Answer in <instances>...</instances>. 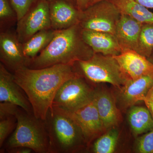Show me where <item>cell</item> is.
Masks as SVG:
<instances>
[{
	"label": "cell",
	"instance_id": "11",
	"mask_svg": "<svg viewBox=\"0 0 153 153\" xmlns=\"http://www.w3.org/2000/svg\"><path fill=\"white\" fill-rule=\"evenodd\" d=\"M153 85V74L143 76L134 80L129 79L118 88L116 97L117 102L123 109L130 108L137 102L143 101Z\"/></svg>",
	"mask_w": 153,
	"mask_h": 153
},
{
	"label": "cell",
	"instance_id": "20",
	"mask_svg": "<svg viewBox=\"0 0 153 153\" xmlns=\"http://www.w3.org/2000/svg\"><path fill=\"white\" fill-rule=\"evenodd\" d=\"M56 30L51 29L38 32L22 44L23 52L29 60L34 59L49 45L54 38Z\"/></svg>",
	"mask_w": 153,
	"mask_h": 153
},
{
	"label": "cell",
	"instance_id": "30",
	"mask_svg": "<svg viewBox=\"0 0 153 153\" xmlns=\"http://www.w3.org/2000/svg\"><path fill=\"white\" fill-rule=\"evenodd\" d=\"M90 0H76V7L79 11L85 10L89 6Z\"/></svg>",
	"mask_w": 153,
	"mask_h": 153
},
{
	"label": "cell",
	"instance_id": "3",
	"mask_svg": "<svg viewBox=\"0 0 153 153\" xmlns=\"http://www.w3.org/2000/svg\"><path fill=\"white\" fill-rule=\"evenodd\" d=\"M44 121L49 137V153H75L87 146L71 113L52 105Z\"/></svg>",
	"mask_w": 153,
	"mask_h": 153
},
{
	"label": "cell",
	"instance_id": "34",
	"mask_svg": "<svg viewBox=\"0 0 153 153\" xmlns=\"http://www.w3.org/2000/svg\"><path fill=\"white\" fill-rule=\"evenodd\" d=\"M67 1L70 2V3H72V4L76 6V0H67Z\"/></svg>",
	"mask_w": 153,
	"mask_h": 153
},
{
	"label": "cell",
	"instance_id": "32",
	"mask_svg": "<svg viewBox=\"0 0 153 153\" xmlns=\"http://www.w3.org/2000/svg\"><path fill=\"white\" fill-rule=\"evenodd\" d=\"M101 1H103V0H90L89 6L93 5L94 4H95V3Z\"/></svg>",
	"mask_w": 153,
	"mask_h": 153
},
{
	"label": "cell",
	"instance_id": "24",
	"mask_svg": "<svg viewBox=\"0 0 153 153\" xmlns=\"http://www.w3.org/2000/svg\"><path fill=\"white\" fill-rule=\"evenodd\" d=\"M135 149L138 153H153V129L137 139Z\"/></svg>",
	"mask_w": 153,
	"mask_h": 153
},
{
	"label": "cell",
	"instance_id": "26",
	"mask_svg": "<svg viewBox=\"0 0 153 153\" xmlns=\"http://www.w3.org/2000/svg\"><path fill=\"white\" fill-rule=\"evenodd\" d=\"M17 18L16 14L8 0H0V19L1 22Z\"/></svg>",
	"mask_w": 153,
	"mask_h": 153
},
{
	"label": "cell",
	"instance_id": "12",
	"mask_svg": "<svg viewBox=\"0 0 153 153\" xmlns=\"http://www.w3.org/2000/svg\"><path fill=\"white\" fill-rule=\"evenodd\" d=\"M0 102L18 105L33 112L32 105L24 91L16 82L14 75L0 63Z\"/></svg>",
	"mask_w": 153,
	"mask_h": 153
},
{
	"label": "cell",
	"instance_id": "4",
	"mask_svg": "<svg viewBox=\"0 0 153 153\" xmlns=\"http://www.w3.org/2000/svg\"><path fill=\"white\" fill-rule=\"evenodd\" d=\"M15 117L16 127L4 143V151L23 147L32 149L34 152L49 153V137L44 121L20 107Z\"/></svg>",
	"mask_w": 153,
	"mask_h": 153
},
{
	"label": "cell",
	"instance_id": "25",
	"mask_svg": "<svg viewBox=\"0 0 153 153\" xmlns=\"http://www.w3.org/2000/svg\"><path fill=\"white\" fill-rule=\"evenodd\" d=\"M17 125L16 117H10L0 120V148H2L9 135Z\"/></svg>",
	"mask_w": 153,
	"mask_h": 153
},
{
	"label": "cell",
	"instance_id": "13",
	"mask_svg": "<svg viewBox=\"0 0 153 153\" xmlns=\"http://www.w3.org/2000/svg\"><path fill=\"white\" fill-rule=\"evenodd\" d=\"M51 28L65 30L79 24L80 11L67 0H48Z\"/></svg>",
	"mask_w": 153,
	"mask_h": 153
},
{
	"label": "cell",
	"instance_id": "10",
	"mask_svg": "<svg viewBox=\"0 0 153 153\" xmlns=\"http://www.w3.org/2000/svg\"><path fill=\"white\" fill-rule=\"evenodd\" d=\"M72 114L82 130L87 146L106 131L94 99L89 103Z\"/></svg>",
	"mask_w": 153,
	"mask_h": 153
},
{
	"label": "cell",
	"instance_id": "29",
	"mask_svg": "<svg viewBox=\"0 0 153 153\" xmlns=\"http://www.w3.org/2000/svg\"><path fill=\"white\" fill-rule=\"evenodd\" d=\"M5 151L9 153H31L33 152L32 149L23 147L14 148Z\"/></svg>",
	"mask_w": 153,
	"mask_h": 153
},
{
	"label": "cell",
	"instance_id": "21",
	"mask_svg": "<svg viewBox=\"0 0 153 153\" xmlns=\"http://www.w3.org/2000/svg\"><path fill=\"white\" fill-rule=\"evenodd\" d=\"M96 139L92 146V152L95 153H112L116 149L119 132L115 127L108 130Z\"/></svg>",
	"mask_w": 153,
	"mask_h": 153
},
{
	"label": "cell",
	"instance_id": "19",
	"mask_svg": "<svg viewBox=\"0 0 153 153\" xmlns=\"http://www.w3.org/2000/svg\"><path fill=\"white\" fill-rule=\"evenodd\" d=\"M121 14H125L142 24H153V13L136 0H110Z\"/></svg>",
	"mask_w": 153,
	"mask_h": 153
},
{
	"label": "cell",
	"instance_id": "31",
	"mask_svg": "<svg viewBox=\"0 0 153 153\" xmlns=\"http://www.w3.org/2000/svg\"><path fill=\"white\" fill-rule=\"evenodd\" d=\"M148 9H153V0H136Z\"/></svg>",
	"mask_w": 153,
	"mask_h": 153
},
{
	"label": "cell",
	"instance_id": "15",
	"mask_svg": "<svg viewBox=\"0 0 153 153\" xmlns=\"http://www.w3.org/2000/svg\"><path fill=\"white\" fill-rule=\"evenodd\" d=\"M114 56L130 79L134 80L143 76L153 74V63L136 51L126 50Z\"/></svg>",
	"mask_w": 153,
	"mask_h": 153
},
{
	"label": "cell",
	"instance_id": "2",
	"mask_svg": "<svg viewBox=\"0 0 153 153\" xmlns=\"http://www.w3.org/2000/svg\"><path fill=\"white\" fill-rule=\"evenodd\" d=\"M93 50L83 40L79 24L65 30H56L49 45L30 60L28 68L40 69L58 64L74 65L90 59Z\"/></svg>",
	"mask_w": 153,
	"mask_h": 153
},
{
	"label": "cell",
	"instance_id": "8",
	"mask_svg": "<svg viewBox=\"0 0 153 153\" xmlns=\"http://www.w3.org/2000/svg\"><path fill=\"white\" fill-rule=\"evenodd\" d=\"M51 28L49 1L40 0L18 21L16 35L22 44L38 32Z\"/></svg>",
	"mask_w": 153,
	"mask_h": 153
},
{
	"label": "cell",
	"instance_id": "7",
	"mask_svg": "<svg viewBox=\"0 0 153 153\" xmlns=\"http://www.w3.org/2000/svg\"><path fill=\"white\" fill-rule=\"evenodd\" d=\"M94 91L87 79L78 74L60 86L52 105L72 113L93 100Z\"/></svg>",
	"mask_w": 153,
	"mask_h": 153
},
{
	"label": "cell",
	"instance_id": "14",
	"mask_svg": "<svg viewBox=\"0 0 153 153\" xmlns=\"http://www.w3.org/2000/svg\"><path fill=\"white\" fill-rule=\"evenodd\" d=\"M94 100L106 130L115 127L121 120L116 98L111 92L103 88H96Z\"/></svg>",
	"mask_w": 153,
	"mask_h": 153
},
{
	"label": "cell",
	"instance_id": "33",
	"mask_svg": "<svg viewBox=\"0 0 153 153\" xmlns=\"http://www.w3.org/2000/svg\"><path fill=\"white\" fill-rule=\"evenodd\" d=\"M148 60L150 61L151 63H153V51L152 52L150 56V57H149V58H148Z\"/></svg>",
	"mask_w": 153,
	"mask_h": 153
},
{
	"label": "cell",
	"instance_id": "1",
	"mask_svg": "<svg viewBox=\"0 0 153 153\" xmlns=\"http://www.w3.org/2000/svg\"><path fill=\"white\" fill-rule=\"evenodd\" d=\"M13 74L27 97L34 115L44 120L60 86L79 74L74 65L58 64L40 69L25 67Z\"/></svg>",
	"mask_w": 153,
	"mask_h": 153
},
{
	"label": "cell",
	"instance_id": "5",
	"mask_svg": "<svg viewBox=\"0 0 153 153\" xmlns=\"http://www.w3.org/2000/svg\"><path fill=\"white\" fill-rule=\"evenodd\" d=\"M76 72L94 83H108L117 88L130 79L114 56L94 53L90 59L74 64Z\"/></svg>",
	"mask_w": 153,
	"mask_h": 153
},
{
	"label": "cell",
	"instance_id": "6",
	"mask_svg": "<svg viewBox=\"0 0 153 153\" xmlns=\"http://www.w3.org/2000/svg\"><path fill=\"white\" fill-rule=\"evenodd\" d=\"M120 11L110 0L96 3L80 11L79 25L82 29L115 34Z\"/></svg>",
	"mask_w": 153,
	"mask_h": 153
},
{
	"label": "cell",
	"instance_id": "9",
	"mask_svg": "<svg viewBox=\"0 0 153 153\" xmlns=\"http://www.w3.org/2000/svg\"><path fill=\"white\" fill-rule=\"evenodd\" d=\"M0 60L13 74L21 68L28 67L29 60L24 54L22 44L16 35L9 32L1 33Z\"/></svg>",
	"mask_w": 153,
	"mask_h": 153
},
{
	"label": "cell",
	"instance_id": "27",
	"mask_svg": "<svg viewBox=\"0 0 153 153\" xmlns=\"http://www.w3.org/2000/svg\"><path fill=\"white\" fill-rule=\"evenodd\" d=\"M19 106L7 102L0 103V120L10 117H15Z\"/></svg>",
	"mask_w": 153,
	"mask_h": 153
},
{
	"label": "cell",
	"instance_id": "16",
	"mask_svg": "<svg viewBox=\"0 0 153 153\" xmlns=\"http://www.w3.org/2000/svg\"><path fill=\"white\" fill-rule=\"evenodd\" d=\"M143 25L130 16L121 14L117 26L115 36L122 52L127 50L136 52Z\"/></svg>",
	"mask_w": 153,
	"mask_h": 153
},
{
	"label": "cell",
	"instance_id": "28",
	"mask_svg": "<svg viewBox=\"0 0 153 153\" xmlns=\"http://www.w3.org/2000/svg\"><path fill=\"white\" fill-rule=\"evenodd\" d=\"M143 102L153 118V85L148 92Z\"/></svg>",
	"mask_w": 153,
	"mask_h": 153
},
{
	"label": "cell",
	"instance_id": "18",
	"mask_svg": "<svg viewBox=\"0 0 153 153\" xmlns=\"http://www.w3.org/2000/svg\"><path fill=\"white\" fill-rule=\"evenodd\" d=\"M132 131L136 135L145 134L153 129V118L149 110L143 106H132L128 113Z\"/></svg>",
	"mask_w": 153,
	"mask_h": 153
},
{
	"label": "cell",
	"instance_id": "22",
	"mask_svg": "<svg viewBox=\"0 0 153 153\" xmlns=\"http://www.w3.org/2000/svg\"><path fill=\"white\" fill-rule=\"evenodd\" d=\"M153 51V24H144L140 33L136 52L147 58Z\"/></svg>",
	"mask_w": 153,
	"mask_h": 153
},
{
	"label": "cell",
	"instance_id": "23",
	"mask_svg": "<svg viewBox=\"0 0 153 153\" xmlns=\"http://www.w3.org/2000/svg\"><path fill=\"white\" fill-rule=\"evenodd\" d=\"M40 0H10L16 14L17 21L22 19Z\"/></svg>",
	"mask_w": 153,
	"mask_h": 153
},
{
	"label": "cell",
	"instance_id": "17",
	"mask_svg": "<svg viewBox=\"0 0 153 153\" xmlns=\"http://www.w3.org/2000/svg\"><path fill=\"white\" fill-rule=\"evenodd\" d=\"M82 36L94 53L116 56L122 52L117 39L112 34L82 29Z\"/></svg>",
	"mask_w": 153,
	"mask_h": 153
}]
</instances>
